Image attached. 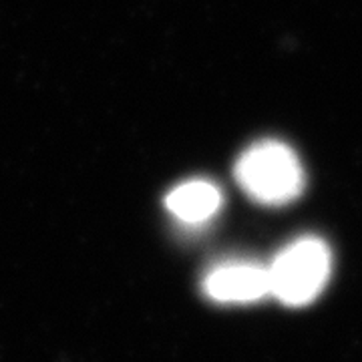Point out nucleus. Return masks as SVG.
<instances>
[{"label": "nucleus", "instance_id": "1", "mask_svg": "<svg viewBox=\"0 0 362 362\" xmlns=\"http://www.w3.org/2000/svg\"><path fill=\"white\" fill-rule=\"evenodd\" d=\"M238 185L258 204L280 206L296 199L304 189V168L282 141L254 143L235 163Z\"/></svg>", "mask_w": 362, "mask_h": 362}, {"label": "nucleus", "instance_id": "2", "mask_svg": "<svg viewBox=\"0 0 362 362\" xmlns=\"http://www.w3.org/2000/svg\"><path fill=\"white\" fill-rule=\"evenodd\" d=\"M332 268L330 250L318 238H302L284 247L268 266L270 294L288 306H304L322 292Z\"/></svg>", "mask_w": 362, "mask_h": 362}, {"label": "nucleus", "instance_id": "3", "mask_svg": "<svg viewBox=\"0 0 362 362\" xmlns=\"http://www.w3.org/2000/svg\"><path fill=\"white\" fill-rule=\"evenodd\" d=\"M207 298L221 304H246L270 294V272L254 262H226L204 278Z\"/></svg>", "mask_w": 362, "mask_h": 362}, {"label": "nucleus", "instance_id": "4", "mask_svg": "<svg viewBox=\"0 0 362 362\" xmlns=\"http://www.w3.org/2000/svg\"><path fill=\"white\" fill-rule=\"evenodd\" d=\"M165 207L183 223L199 226L214 218L221 207V192L207 180H192L173 187L165 197Z\"/></svg>", "mask_w": 362, "mask_h": 362}]
</instances>
